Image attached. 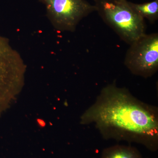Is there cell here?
<instances>
[{"label": "cell", "instance_id": "cell-1", "mask_svg": "<svg viewBox=\"0 0 158 158\" xmlns=\"http://www.w3.org/2000/svg\"><path fill=\"white\" fill-rule=\"evenodd\" d=\"M81 123H93L106 139L140 143L152 151L158 148L156 110L115 84L103 88L83 114Z\"/></svg>", "mask_w": 158, "mask_h": 158}, {"label": "cell", "instance_id": "cell-2", "mask_svg": "<svg viewBox=\"0 0 158 158\" xmlns=\"http://www.w3.org/2000/svg\"><path fill=\"white\" fill-rule=\"evenodd\" d=\"M96 11L104 22L129 45L146 34L143 19L127 0H93Z\"/></svg>", "mask_w": 158, "mask_h": 158}, {"label": "cell", "instance_id": "cell-3", "mask_svg": "<svg viewBox=\"0 0 158 158\" xmlns=\"http://www.w3.org/2000/svg\"><path fill=\"white\" fill-rule=\"evenodd\" d=\"M26 71L19 53L0 35V113L22 89Z\"/></svg>", "mask_w": 158, "mask_h": 158}, {"label": "cell", "instance_id": "cell-4", "mask_svg": "<svg viewBox=\"0 0 158 158\" xmlns=\"http://www.w3.org/2000/svg\"><path fill=\"white\" fill-rule=\"evenodd\" d=\"M45 6L47 15L54 28L74 32L82 19L94 11V5L85 0H39Z\"/></svg>", "mask_w": 158, "mask_h": 158}, {"label": "cell", "instance_id": "cell-5", "mask_svg": "<svg viewBox=\"0 0 158 158\" xmlns=\"http://www.w3.org/2000/svg\"><path fill=\"white\" fill-rule=\"evenodd\" d=\"M124 64L131 73L144 78L158 69V34H145L130 44Z\"/></svg>", "mask_w": 158, "mask_h": 158}, {"label": "cell", "instance_id": "cell-6", "mask_svg": "<svg viewBox=\"0 0 158 158\" xmlns=\"http://www.w3.org/2000/svg\"><path fill=\"white\" fill-rule=\"evenodd\" d=\"M130 6L134 11L143 19H147L151 24L158 19V0L152 2L136 4L130 2Z\"/></svg>", "mask_w": 158, "mask_h": 158}, {"label": "cell", "instance_id": "cell-7", "mask_svg": "<svg viewBox=\"0 0 158 158\" xmlns=\"http://www.w3.org/2000/svg\"><path fill=\"white\" fill-rule=\"evenodd\" d=\"M101 158H142V157L134 148L116 145L104 150Z\"/></svg>", "mask_w": 158, "mask_h": 158}, {"label": "cell", "instance_id": "cell-8", "mask_svg": "<svg viewBox=\"0 0 158 158\" xmlns=\"http://www.w3.org/2000/svg\"><path fill=\"white\" fill-rule=\"evenodd\" d=\"M39 124L40 125L42 126H43V123H44L43 121H42V120H40V121H39Z\"/></svg>", "mask_w": 158, "mask_h": 158}, {"label": "cell", "instance_id": "cell-9", "mask_svg": "<svg viewBox=\"0 0 158 158\" xmlns=\"http://www.w3.org/2000/svg\"></svg>", "mask_w": 158, "mask_h": 158}]
</instances>
